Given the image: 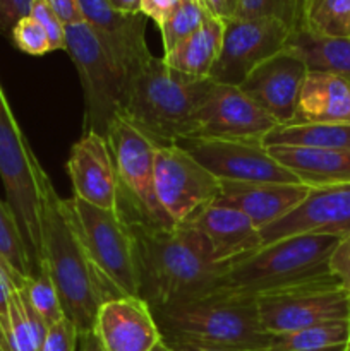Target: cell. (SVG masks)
Returning a JSON list of instances; mask_svg holds the SVG:
<instances>
[{
  "mask_svg": "<svg viewBox=\"0 0 350 351\" xmlns=\"http://www.w3.org/2000/svg\"><path fill=\"white\" fill-rule=\"evenodd\" d=\"M10 40L21 51L33 55V57H41V55L54 51L50 40H48L41 24L31 16L24 17L14 26L12 33H10Z\"/></svg>",
  "mask_w": 350,
  "mask_h": 351,
  "instance_id": "836d02e7",
  "label": "cell"
},
{
  "mask_svg": "<svg viewBox=\"0 0 350 351\" xmlns=\"http://www.w3.org/2000/svg\"><path fill=\"white\" fill-rule=\"evenodd\" d=\"M177 144L218 180L301 184L297 177L271 156L270 151L263 146V139L189 137Z\"/></svg>",
  "mask_w": 350,
  "mask_h": 351,
  "instance_id": "7c38bea8",
  "label": "cell"
},
{
  "mask_svg": "<svg viewBox=\"0 0 350 351\" xmlns=\"http://www.w3.org/2000/svg\"><path fill=\"white\" fill-rule=\"evenodd\" d=\"M41 168L21 130L0 84V177L7 204L16 216L34 276L43 264L41 247Z\"/></svg>",
  "mask_w": 350,
  "mask_h": 351,
  "instance_id": "8992f818",
  "label": "cell"
},
{
  "mask_svg": "<svg viewBox=\"0 0 350 351\" xmlns=\"http://www.w3.org/2000/svg\"><path fill=\"white\" fill-rule=\"evenodd\" d=\"M208 17L209 12L205 9L201 0H180L160 26L165 53L198 31Z\"/></svg>",
  "mask_w": 350,
  "mask_h": 351,
  "instance_id": "f546056e",
  "label": "cell"
},
{
  "mask_svg": "<svg viewBox=\"0 0 350 351\" xmlns=\"http://www.w3.org/2000/svg\"><path fill=\"white\" fill-rule=\"evenodd\" d=\"M75 233L96 269L126 297H139L136 249L120 211L96 208L72 195L65 201Z\"/></svg>",
  "mask_w": 350,
  "mask_h": 351,
  "instance_id": "52a82bcc",
  "label": "cell"
},
{
  "mask_svg": "<svg viewBox=\"0 0 350 351\" xmlns=\"http://www.w3.org/2000/svg\"><path fill=\"white\" fill-rule=\"evenodd\" d=\"M151 351H172V350L168 348L167 345H165V341H161V343H158V345L154 346V348L151 350Z\"/></svg>",
  "mask_w": 350,
  "mask_h": 351,
  "instance_id": "bcb514c9",
  "label": "cell"
},
{
  "mask_svg": "<svg viewBox=\"0 0 350 351\" xmlns=\"http://www.w3.org/2000/svg\"><path fill=\"white\" fill-rule=\"evenodd\" d=\"M235 2L237 0H229V5H230V9H232V16H233V10H235Z\"/></svg>",
  "mask_w": 350,
  "mask_h": 351,
  "instance_id": "c3c4849f",
  "label": "cell"
},
{
  "mask_svg": "<svg viewBox=\"0 0 350 351\" xmlns=\"http://www.w3.org/2000/svg\"><path fill=\"white\" fill-rule=\"evenodd\" d=\"M301 29L316 36H350V0H305Z\"/></svg>",
  "mask_w": 350,
  "mask_h": 351,
  "instance_id": "f1b7e54d",
  "label": "cell"
},
{
  "mask_svg": "<svg viewBox=\"0 0 350 351\" xmlns=\"http://www.w3.org/2000/svg\"><path fill=\"white\" fill-rule=\"evenodd\" d=\"M290 34V27L273 17L223 19L222 48L209 79L239 88L257 65L285 50Z\"/></svg>",
  "mask_w": 350,
  "mask_h": 351,
  "instance_id": "8fae6325",
  "label": "cell"
},
{
  "mask_svg": "<svg viewBox=\"0 0 350 351\" xmlns=\"http://www.w3.org/2000/svg\"><path fill=\"white\" fill-rule=\"evenodd\" d=\"M220 180L178 144L156 146L154 192L174 223H184L218 197Z\"/></svg>",
  "mask_w": 350,
  "mask_h": 351,
  "instance_id": "4fadbf2b",
  "label": "cell"
},
{
  "mask_svg": "<svg viewBox=\"0 0 350 351\" xmlns=\"http://www.w3.org/2000/svg\"><path fill=\"white\" fill-rule=\"evenodd\" d=\"M23 288L24 291H26L27 298H30L31 305L34 307V311L43 317V321L47 322L48 328L65 317L57 287H55L54 280H51L47 267H41V269L38 271L36 276L27 278L26 283L23 285Z\"/></svg>",
  "mask_w": 350,
  "mask_h": 351,
  "instance_id": "4dcf8cb0",
  "label": "cell"
},
{
  "mask_svg": "<svg viewBox=\"0 0 350 351\" xmlns=\"http://www.w3.org/2000/svg\"><path fill=\"white\" fill-rule=\"evenodd\" d=\"M136 249L139 297L151 311L211 293L220 287L225 266L213 257L205 237L189 223L154 226L120 209Z\"/></svg>",
  "mask_w": 350,
  "mask_h": 351,
  "instance_id": "6da1fadb",
  "label": "cell"
},
{
  "mask_svg": "<svg viewBox=\"0 0 350 351\" xmlns=\"http://www.w3.org/2000/svg\"><path fill=\"white\" fill-rule=\"evenodd\" d=\"M9 321L10 329L7 335V345L9 351H41L36 335L31 329L30 321L24 314L23 304H21L17 288L10 285V300H9Z\"/></svg>",
  "mask_w": 350,
  "mask_h": 351,
  "instance_id": "d6a6232c",
  "label": "cell"
},
{
  "mask_svg": "<svg viewBox=\"0 0 350 351\" xmlns=\"http://www.w3.org/2000/svg\"><path fill=\"white\" fill-rule=\"evenodd\" d=\"M285 48L301 57L307 71L331 72L350 82V36H316L297 29L292 31Z\"/></svg>",
  "mask_w": 350,
  "mask_h": 351,
  "instance_id": "d4e9b609",
  "label": "cell"
},
{
  "mask_svg": "<svg viewBox=\"0 0 350 351\" xmlns=\"http://www.w3.org/2000/svg\"><path fill=\"white\" fill-rule=\"evenodd\" d=\"M0 351H7V350H3V348H2V346H0Z\"/></svg>",
  "mask_w": 350,
  "mask_h": 351,
  "instance_id": "f907efd6",
  "label": "cell"
},
{
  "mask_svg": "<svg viewBox=\"0 0 350 351\" xmlns=\"http://www.w3.org/2000/svg\"><path fill=\"white\" fill-rule=\"evenodd\" d=\"M178 2L180 0H141V12L153 19L160 27L168 14L177 7Z\"/></svg>",
  "mask_w": 350,
  "mask_h": 351,
  "instance_id": "ab89813d",
  "label": "cell"
},
{
  "mask_svg": "<svg viewBox=\"0 0 350 351\" xmlns=\"http://www.w3.org/2000/svg\"><path fill=\"white\" fill-rule=\"evenodd\" d=\"M292 123H350V82L331 72L307 71Z\"/></svg>",
  "mask_w": 350,
  "mask_h": 351,
  "instance_id": "7402d4cb",
  "label": "cell"
},
{
  "mask_svg": "<svg viewBox=\"0 0 350 351\" xmlns=\"http://www.w3.org/2000/svg\"><path fill=\"white\" fill-rule=\"evenodd\" d=\"M263 146L350 149V123H287L263 137Z\"/></svg>",
  "mask_w": 350,
  "mask_h": 351,
  "instance_id": "484cf974",
  "label": "cell"
},
{
  "mask_svg": "<svg viewBox=\"0 0 350 351\" xmlns=\"http://www.w3.org/2000/svg\"><path fill=\"white\" fill-rule=\"evenodd\" d=\"M82 21L95 31L127 75V82L154 57L146 43V19L141 14H122L113 10L105 0H78Z\"/></svg>",
  "mask_w": 350,
  "mask_h": 351,
  "instance_id": "9a60e30c",
  "label": "cell"
},
{
  "mask_svg": "<svg viewBox=\"0 0 350 351\" xmlns=\"http://www.w3.org/2000/svg\"><path fill=\"white\" fill-rule=\"evenodd\" d=\"M277 125L240 88L215 82L199 110L196 137L263 139Z\"/></svg>",
  "mask_w": 350,
  "mask_h": 351,
  "instance_id": "2e32d148",
  "label": "cell"
},
{
  "mask_svg": "<svg viewBox=\"0 0 350 351\" xmlns=\"http://www.w3.org/2000/svg\"><path fill=\"white\" fill-rule=\"evenodd\" d=\"M232 17L239 19H259L273 17L287 24L292 31L301 29L302 16L292 0H237Z\"/></svg>",
  "mask_w": 350,
  "mask_h": 351,
  "instance_id": "1f68e13d",
  "label": "cell"
},
{
  "mask_svg": "<svg viewBox=\"0 0 350 351\" xmlns=\"http://www.w3.org/2000/svg\"><path fill=\"white\" fill-rule=\"evenodd\" d=\"M34 0H0V34L10 36L14 26L31 14Z\"/></svg>",
  "mask_w": 350,
  "mask_h": 351,
  "instance_id": "74e56055",
  "label": "cell"
},
{
  "mask_svg": "<svg viewBox=\"0 0 350 351\" xmlns=\"http://www.w3.org/2000/svg\"><path fill=\"white\" fill-rule=\"evenodd\" d=\"M268 151L305 187L350 184V149L277 146Z\"/></svg>",
  "mask_w": 350,
  "mask_h": 351,
  "instance_id": "603a6c76",
  "label": "cell"
},
{
  "mask_svg": "<svg viewBox=\"0 0 350 351\" xmlns=\"http://www.w3.org/2000/svg\"><path fill=\"white\" fill-rule=\"evenodd\" d=\"M338 242L336 237L301 235L263 245L226 264L218 288L256 297L264 291L331 276L329 257Z\"/></svg>",
  "mask_w": 350,
  "mask_h": 351,
  "instance_id": "5b68a950",
  "label": "cell"
},
{
  "mask_svg": "<svg viewBox=\"0 0 350 351\" xmlns=\"http://www.w3.org/2000/svg\"><path fill=\"white\" fill-rule=\"evenodd\" d=\"M9 300H10V281L3 273L0 266V326H2L3 335H9L10 321H9Z\"/></svg>",
  "mask_w": 350,
  "mask_h": 351,
  "instance_id": "60d3db41",
  "label": "cell"
},
{
  "mask_svg": "<svg viewBox=\"0 0 350 351\" xmlns=\"http://www.w3.org/2000/svg\"><path fill=\"white\" fill-rule=\"evenodd\" d=\"M345 351H350V348H347V350H345Z\"/></svg>",
  "mask_w": 350,
  "mask_h": 351,
  "instance_id": "816d5d0a",
  "label": "cell"
},
{
  "mask_svg": "<svg viewBox=\"0 0 350 351\" xmlns=\"http://www.w3.org/2000/svg\"><path fill=\"white\" fill-rule=\"evenodd\" d=\"M45 3L57 14V17L62 21L64 26L81 23L82 21V14L81 9H79L78 0H45Z\"/></svg>",
  "mask_w": 350,
  "mask_h": 351,
  "instance_id": "f35d334b",
  "label": "cell"
},
{
  "mask_svg": "<svg viewBox=\"0 0 350 351\" xmlns=\"http://www.w3.org/2000/svg\"><path fill=\"white\" fill-rule=\"evenodd\" d=\"M65 51L74 62L84 93L86 129L105 137L126 103V72L84 21L65 26Z\"/></svg>",
  "mask_w": 350,
  "mask_h": 351,
  "instance_id": "ba28073f",
  "label": "cell"
},
{
  "mask_svg": "<svg viewBox=\"0 0 350 351\" xmlns=\"http://www.w3.org/2000/svg\"><path fill=\"white\" fill-rule=\"evenodd\" d=\"M350 338V321L325 322L301 331L271 336L264 351H345Z\"/></svg>",
  "mask_w": 350,
  "mask_h": 351,
  "instance_id": "4316f807",
  "label": "cell"
},
{
  "mask_svg": "<svg viewBox=\"0 0 350 351\" xmlns=\"http://www.w3.org/2000/svg\"><path fill=\"white\" fill-rule=\"evenodd\" d=\"M163 341L172 351H244V350H235V348H226V346L205 345V343L189 341V339L163 338Z\"/></svg>",
  "mask_w": 350,
  "mask_h": 351,
  "instance_id": "b9f144b4",
  "label": "cell"
},
{
  "mask_svg": "<svg viewBox=\"0 0 350 351\" xmlns=\"http://www.w3.org/2000/svg\"><path fill=\"white\" fill-rule=\"evenodd\" d=\"M30 16L41 24L50 40L51 50H65V26L45 0H34Z\"/></svg>",
  "mask_w": 350,
  "mask_h": 351,
  "instance_id": "e575fe53",
  "label": "cell"
},
{
  "mask_svg": "<svg viewBox=\"0 0 350 351\" xmlns=\"http://www.w3.org/2000/svg\"><path fill=\"white\" fill-rule=\"evenodd\" d=\"M67 171L75 197L96 208L119 211V177L105 137L86 130L72 146Z\"/></svg>",
  "mask_w": 350,
  "mask_h": 351,
  "instance_id": "d6986e66",
  "label": "cell"
},
{
  "mask_svg": "<svg viewBox=\"0 0 350 351\" xmlns=\"http://www.w3.org/2000/svg\"><path fill=\"white\" fill-rule=\"evenodd\" d=\"M292 2H294L295 5H297V9L301 10V16H302V9H304V3H305V0H292Z\"/></svg>",
  "mask_w": 350,
  "mask_h": 351,
  "instance_id": "7dc6e473",
  "label": "cell"
},
{
  "mask_svg": "<svg viewBox=\"0 0 350 351\" xmlns=\"http://www.w3.org/2000/svg\"><path fill=\"white\" fill-rule=\"evenodd\" d=\"M263 245L301 235L350 237V184L309 189L290 213L261 230Z\"/></svg>",
  "mask_w": 350,
  "mask_h": 351,
  "instance_id": "5bb4252c",
  "label": "cell"
},
{
  "mask_svg": "<svg viewBox=\"0 0 350 351\" xmlns=\"http://www.w3.org/2000/svg\"><path fill=\"white\" fill-rule=\"evenodd\" d=\"M223 40V19L209 16L198 31L175 45L163 55V62L174 71L192 77H209L220 55Z\"/></svg>",
  "mask_w": 350,
  "mask_h": 351,
  "instance_id": "cb8c5ba5",
  "label": "cell"
},
{
  "mask_svg": "<svg viewBox=\"0 0 350 351\" xmlns=\"http://www.w3.org/2000/svg\"><path fill=\"white\" fill-rule=\"evenodd\" d=\"M0 266L9 278L10 285L16 288H21L27 278L34 276L16 216L2 199H0Z\"/></svg>",
  "mask_w": 350,
  "mask_h": 351,
  "instance_id": "83f0119b",
  "label": "cell"
},
{
  "mask_svg": "<svg viewBox=\"0 0 350 351\" xmlns=\"http://www.w3.org/2000/svg\"><path fill=\"white\" fill-rule=\"evenodd\" d=\"M261 324L270 336L325 322L350 321V298L335 276L319 278L256 295Z\"/></svg>",
  "mask_w": 350,
  "mask_h": 351,
  "instance_id": "30bf717a",
  "label": "cell"
},
{
  "mask_svg": "<svg viewBox=\"0 0 350 351\" xmlns=\"http://www.w3.org/2000/svg\"><path fill=\"white\" fill-rule=\"evenodd\" d=\"M103 351H151L163 341L150 305L141 297H119L98 308L93 324Z\"/></svg>",
  "mask_w": 350,
  "mask_h": 351,
  "instance_id": "ac0fdd59",
  "label": "cell"
},
{
  "mask_svg": "<svg viewBox=\"0 0 350 351\" xmlns=\"http://www.w3.org/2000/svg\"><path fill=\"white\" fill-rule=\"evenodd\" d=\"M347 348H350V338H349V345H347Z\"/></svg>",
  "mask_w": 350,
  "mask_h": 351,
  "instance_id": "681fc988",
  "label": "cell"
},
{
  "mask_svg": "<svg viewBox=\"0 0 350 351\" xmlns=\"http://www.w3.org/2000/svg\"><path fill=\"white\" fill-rule=\"evenodd\" d=\"M329 271L350 298V237L342 239L329 257Z\"/></svg>",
  "mask_w": 350,
  "mask_h": 351,
  "instance_id": "8d00e7d4",
  "label": "cell"
},
{
  "mask_svg": "<svg viewBox=\"0 0 350 351\" xmlns=\"http://www.w3.org/2000/svg\"><path fill=\"white\" fill-rule=\"evenodd\" d=\"M185 223L194 226L211 247L213 257L226 266L263 247L259 230L239 209L222 204L215 199L202 206Z\"/></svg>",
  "mask_w": 350,
  "mask_h": 351,
  "instance_id": "ffe728a7",
  "label": "cell"
},
{
  "mask_svg": "<svg viewBox=\"0 0 350 351\" xmlns=\"http://www.w3.org/2000/svg\"><path fill=\"white\" fill-rule=\"evenodd\" d=\"M105 139L119 177V208L154 226H174L154 192L156 144L120 113L110 123Z\"/></svg>",
  "mask_w": 350,
  "mask_h": 351,
  "instance_id": "9c48e42d",
  "label": "cell"
},
{
  "mask_svg": "<svg viewBox=\"0 0 350 351\" xmlns=\"http://www.w3.org/2000/svg\"><path fill=\"white\" fill-rule=\"evenodd\" d=\"M41 267H47L57 287L65 317L74 322L79 336L93 331L98 308L126 295L91 263L72 225L67 204L48 175L41 182Z\"/></svg>",
  "mask_w": 350,
  "mask_h": 351,
  "instance_id": "7a4b0ae2",
  "label": "cell"
},
{
  "mask_svg": "<svg viewBox=\"0 0 350 351\" xmlns=\"http://www.w3.org/2000/svg\"><path fill=\"white\" fill-rule=\"evenodd\" d=\"M305 74L307 67L302 58L285 48L257 65L239 88L278 125H287L295 120Z\"/></svg>",
  "mask_w": 350,
  "mask_h": 351,
  "instance_id": "e0dca14e",
  "label": "cell"
},
{
  "mask_svg": "<svg viewBox=\"0 0 350 351\" xmlns=\"http://www.w3.org/2000/svg\"><path fill=\"white\" fill-rule=\"evenodd\" d=\"M309 187L302 184H254L220 180L216 201L239 209L257 230L266 228L301 204Z\"/></svg>",
  "mask_w": 350,
  "mask_h": 351,
  "instance_id": "44dd1931",
  "label": "cell"
},
{
  "mask_svg": "<svg viewBox=\"0 0 350 351\" xmlns=\"http://www.w3.org/2000/svg\"><path fill=\"white\" fill-rule=\"evenodd\" d=\"M0 346H2L3 350L9 351V345H7V339H5V335H3V331H2V326H0Z\"/></svg>",
  "mask_w": 350,
  "mask_h": 351,
  "instance_id": "f6af8a7d",
  "label": "cell"
},
{
  "mask_svg": "<svg viewBox=\"0 0 350 351\" xmlns=\"http://www.w3.org/2000/svg\"><path fill=\"white\" fill-rule=\"evenodd\" d=\"M215 82L174 71L153 57L127 82L120 115L156 146L196 137L198 115Z\"/></svg>",
  "mask_w": 350,
  "mask_h": 351,
  "instance_id": "3957f363",
  "label": "cell"
},
{
  "mask_svg": "<svg viewBox=\"0 0 350 351\" xmlns=\"http://www.w3.org/2000/svg\"><path fill=\"white\" fill-rule=\"evenodd\" d=\"M79 331L69 317L60 319L48 328L41 351H75L78 350Z\"/></svg>",
  "mask_w": 350,
  "mask_h": 351,
  "instance_id": "d590c367",
  "label": "cell"
},
{
  "mask_svg": "<svg viewBox=\"0 0 350 351\" xmlns=\"http://www.w3.org/2000/svg\"><path fill=\"white\" fill-rule=\"evenodd\" d=\"M163 338L189 339L244 351H264V331L256 298L216 288L211 293L153 311Z\"/></svg>",
  "mask_w": 350,
  "mask_h": 351,
  "instance_id": "277c9868",
  "label": "cell"
},
{
  "mask_svg": "<svg viewBox=\"0 0 350 351\" xmlns=\"http://www.w3.org/2000/svg\"><path fill=\"white\" fill-rule=\"evenodd\" d=\"M79 343H81V345H79V351H103L98 343V338H96L93 331L79 336Z\"/></svg>",
  "mask_w": 350,
  "mask_h": 351,
  "instance_id": "ee69618b",
  "label": "cell"
},
{
  "mask_svg": "<svg viewBox=\"0 0 350 351\" xmlns=\"http://www.w3.org/2000/svg\"><path fill=\"white\" fill-rule=\"evenodd\" d=\"M113 10L122 14H141V0H105Z\"/></svg>",
  "mask_w": 350,
  "mask_h": 351,
  "instance_id": "7bdbcfd3",
  "label": "cell"
}]
</instances>
